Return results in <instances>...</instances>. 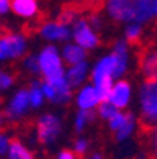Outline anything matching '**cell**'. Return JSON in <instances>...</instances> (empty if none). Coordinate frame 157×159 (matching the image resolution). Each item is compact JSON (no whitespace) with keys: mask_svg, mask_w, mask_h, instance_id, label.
Returning <instances> with one entry per match:
<instances>
[{"mask_svg":"<svg viewBox=\"0 0 157 159\" xmlns=\"http://www.w3.org/2000/svg\"><path fill=\"white\" fill-rule=\"evenodd\" d=\"M8 159H35L33 153L28 150V147H25L20 140L14 139L11 140V145H10V150H8V154H7Z\"/></svg>","mask_w":157,"mask_h":159,"instance_id":"19","label":"cell"},{"mask_svg":"<svg viewBox=\"0 0 157 159\" xmlns=\"http://www.w3.org/2000/svg\"><path fill=\"white\" fill-rule=\"evenodd\" d=\"M61 129H63V123L58 115H55V113H42L36 120V126H35L36 139L39 143L49 147L55 143V140L60 137Z\"/></svg>","mask_w":157,"mask_h":159,"instance_id":"6","label":"cell"},{"mask_svg":"<svg viewBox=\"0 0 157 159\" xmlns=\"http://www.w3.org/2000/svg\"><path fill=\"white\" fill-rule=\"evenodd\" d=\"M94 118H96V117H94L93 112L79 110V112L76 113V117H74V129H76V132L82 134V132L86 129V126H88L89 123L94 121Z\"/></svg>","mask_w":157,"mask_h":159,"instance_id":"22","label":"cell"},{"mask_svg":"<svg viewBox=\"0 0 157 159\" xmlns=\"http://www.w3.org/2000/svg\"><path fill=\"white\" fill-rule=\"evenodd\" d=\"M89 79H91V85L96 88L99 98L102 101H105L111 85H113L116 80H120L118 66H116L115 57L111 54H107V55L101 57L94 63V66H91Z\"/></svg>","mask_w":157,"mask_h":159,"instance_id":"2","label":"cell"},{"mask_svg":"<svg viewBox=\"0 0 157 159\" xmlns=\"http://www.w3.org/2000/svg\"><path fill=\"white\" fill-rule=\"evenodd\" d=\"M77 13L74 11V10H71V8H66L64 11H61L60 13V17H58V20L61 22V24H64V25H72L74 22L77 20Z\"/></svg>","mask_w":157,"mask_h":159,"instance_id":"27","label":"cell"},{"mask_svg":"<svg viewBox=\"0 0 157 159\" xmlns=\"http://www.w3.org/2000/svg\"><path fill=\"white\" fill-rule=\"evenodd\" d=\"M89 159H104V156L101 153H94V154H91V157H89Z\"/></svg>","mask_w":157,"mask_h":159,"instance_id":"34","label":"cell"},{"mask_svg":"<svg viewBox=\"0 0 157 159\" xmlns=\"http://www.w3.org/2000/svg\"><path fill=\"white\" fill-rule=\"evenodd\" d=\"M11 137L5 132V131H0V156H7L10 145H11Z\"/></svg>","mask_w":157,"mask_h":159,"instance_id":"29","label":"cell"},{"mask_svg":"<svg viewBox=\"0 0 157 159\" xmlns=\"http://www.w3.org/2000/svg\"><path fill=\"white\" fill-rule=\"evenodd\" d=\"M89 68L88 61H83V63H79V65H72L69 66L68 70L64 71V79L66 82L69 84V87L74 90V88H80L86 84V80L89 79Z\"/></svg>","mask_w":157,"mask_h":159,"instance_id":"14","label":"cell"},{"mask_svg":"<svg viewBox=\"0 0 157 159\" xmlns=\"http://www.w3.org/2000/svg\"><path fill=\"white\" fill-rule=\"evenodd\" d=\"M24 68L30 74H39V65H38V57L36 55H27L24 60Z\"/></svg>","mask_w":157,"mask_h":159,"instance_id":"28","label":"cell"},{"mask_svg":"<svg viewBox=\"0 0 157 159\" xmlns=\"http://www.w3.org/2000/svg\"><path fill=\"white\" fill-rule=\"evenodd\" d=\"M104 14L116 24L146 25L154 20L152 0H102Z\"/></svg>","mask_w":157,"mask_h":159,"instance_id":"1","label":"cell"},{"mask_svg":"<svg viewBox=\"0 0 157 159\" xmlns=\"http://www.w3.org/2000/svg\"><path fill=\"white\" fill-rule=\"evenodd\" d=\"M39 36L44 41H49L50 44H58V43H68L71 39V27L64 25L57 19V20H46L42 22L38 29Z\"/></svg>","mask_w":157,"mask_h":159,"instance_id":"11","label":"cell"},{"mask_svg":"<svg viewBox=\"0 0 157 159\" xmlns=\"http://www.w3.org/2000/svg\"><path fill=\"white\" fill-rule=\"evenodd\" d=\"M60 52H61V58H63L64 65L72 66V65L86 61V51H83L76 43H66Z\"/></svg>","mask_w":157,"mask_h":159,"instance_id":"18","label":"cell"},{"mask_svg":"<svg viewBox=\"0 0 157 159\" xmlns=\"http://www.w3.org/2000/svg\"><path fill=\"white\" fill-rule=\"evenodd\" d=\"M132 96H133L132 85L127 80L120 79L111 85L105 101H108L116 110H126L129 107L130 101H132Z\"/></svg>","mask_w":157,"mask_h":159,"instance_id":"12","label":"cell"},{"mask_svg":"<svg viewBox=\"0 0 157 159\" xmlns=\"http://www.w3.org/2000/svg\"><path fill=\"white\" fill-rule=\"evenodd\" d=\"M101 98L96 92V88L91 84H85L83 87H80L76 93V106L79 110H85V112H93L94 109H98V106L101 104Z\"/></svg>","mask_w":157,"mask_h":159,"instance_id":"13","label":"cell"},{"mask_svg":"<svg viewBox=\"0 0 157 159\" xmlns=\"http://www.w3.org/2000/svg\"><path fill=\"white\" fill-rule=\"evenodd\" d=\"M143 35H145V25H140V24L124 25V41H127L129 44L140 43Z\"/></svg>","mask_w":157,"mask_h":159,"instance_id":"21","label":"cell"},{"mask_svg":"<svg viewBox=\"0 0 157 159\" xmlns=\"http://www.w3.org/2000/svg\"><path fill=\"white\" fill-rule=\"evenodd\" d=\"M88 148H89V142L85 139V137H77L76 140H74V143H72V151L77 154V156H83V154H86V151H88Z\"/></svg>","mask_w":157,"mask_h":159,"instance_id":"26","label":"cell"},{"mask_svg":"<svg viewBox=\"0 0 157 159\" xmlns=\"http://www.w3.org/2000/svg\"><path fill=\"white\" fill-rule=\"evenodd\" d=\"M27 38L22 33L8 32L0 35V61L24 57V54L27 52Z\"/></svg>","mask_w":157,"mask_h":159,"instance_id":"7","label":"cell"},{"mask_svg":"<svg viewBox=\"0 0 157 159\" xmlns=\"http://www.w3.org/2000/svg\"><path fill=\"white\" fill-rule=\"evenodd\" d=\"M148 135V153L151 159H157V125L146 131Z\"/></svg>","mask_w":157,"mask_h":159,"instance_id":"23","label":"cell"},{"mask_svg":"<svg viewBox=\"0 0 157 159\" xmlns=\"http://www.w3.org/2000/svg\"><path fill=\"white\" fill-rule=\"evenodd\" d=\"M27 90H28V99H30L32 109H39L46 101V96H44L42 87H41V80H33Z\"/></svg>","mask_w":157,"mask_h":159,"instance_id":"20","label":"cell"},{"mask_svg":"<svg viewBox=\"0 0 157 159\" xmlns=\"http://www.w3.org/2000/svg\"><path fill=\"white\" fill-rule=\"evenodd\" d=\"M86 20H88V24L91 25L96 32H99V30L102 29V17H101L99 14H91V16H88Z\"/></svg>","mask_w":157,"mask_h":159,"instance_id":"30","label":"cell"},{"mask_svg":"<svg viewBox=\"0 0 157 159\" xmlns=\"http://www.w3.org/2000/svg\"><path fill=\"white\" fill-rule=\"evenodd\" d=\"M41 87L46 101H50L54 104H66L72 98V88L64 77L54 80H41Z\"/></svg>","mask_w":157,"mask_h":159,"instance_id":"9","label":"cell"},{"mask_svg":"<svg viewBox=\"0 0 157 159\" xmlns=\"http://www.w3.org/2000/svg\"><path fill=\"white\" fill-rule=\"evenodd\" d=\"M11 10V0H0V14H7Z\"/></svg>","mask_w":157,"mask_h":159,"instance_id":"32","label":"cell"},{"mask_svg":"<svg viewBox=\"0 0 157 159\" xmlns=\"http://www.w3.org/2000/svg\"><path fill=\"white\" fill-rule=\"evenodd\" d=\"M11 10L22 19H33L39 13L38 0H11Z\"/></svg>","mask_w":157,"mask_h":159,"instance_id":"17","label":"cell"},{"mask_svg":"<svg viewBox=\"0 0 157 159\" xmlns=\"http://www.w3.org/2000/svg\"><path fill=\"white\" fill-rule=\"evenodd\" d=\"M137 118L145 131L157 125V80H145L140 85Z\"/></svg>","mask_w":157,"mask_h":159,"instance_id":"3","label":"cell"},{"mask_svg":"<svg viewBox=\"0 0 157 159\" xmlns=\"http://www.w3.org/2000/svg\"><path fill=\"white\" fill-rule=\"evenodd\" d=\"M140 70L145 76V80H157V46L148 48L142 52Z\"/></svg>","mask_w":157,"mask_h":159,"instance_id":"16","label":"cell"},{"mask_svg":"<svg viewBox=\"0 0 157 159\" xmlns=\"http://www.w3.org/2000/svg\"><path fill=\"white\" fill-rule=\"evenodd\" d=\"M71 38L72 43H76L86 52L99 46V35L88 24L86 17H77V20L71 25Z\"/></svg>","mask_w":157,"mask_h":159,"instance_id":"8","label":"cell"},{"mask_svg":"<svg viewBox=\"0 0 157 159\" xmlns=\"http://www.w3.org/2000/svg\"><path fill=\"white\" fill-rule=\"evenodd\" d=\"M14 74L5 70H0V92H7L14 84Z\"/></svg>","mask_w":157,"mask_h":159,"instance_id":"25","label":"cell"},{"mask_svg":"<svg viewBox=\"0 0 157 159\" xmlns=\"http://www.w3.org/2000/svg\"><path fill=\"white\" fill-rule=\"evenodd\" d=\"M38 65H39V76L42 80H54L64 77V61L61 58V52L54 44H47L46 48L39 51Z\"/></svg>","mask_w":157,"mask_h":159,"instance_id":"4","label":"cell"},{"mask_svg":"<svg viewBox=\"0 0 157 159\" xmlns=\"http://www.w3.org/2000/svg\"><path fill=\"white\" fill-rule=\"evenodd\" d=\"M57 159H79V156L72 150H61L57 154Z\"/></svg>","mask_w":157,"mask_h":159,"instance_id":"31","label":"cell"},{"mask_svg":"<svg viewBox=\"0 0 157 159\" xmlns=\"http://www.w3.org/2000/svg\"><path fill=\"white\" fill-rule=\"evenodd\" d=\"M111 55L116 60V66H118V74L120 79H123V76L127 73L129 65H130V44L124 39H118L113 48H111Z\"/></svg>","mask_w":157,"mask_h":159,"instance_id":"15","label":"cell"},{"mask_svg":"<svg viewBox=\"0 0 157 159\" xmlns=\"http://www.w3.org/2000/svg\"><path fill=\"white\" fill-rule=\"evenodd\" d=\"M96 110H98V117H99L101 120H104V121H108V120L118 112L108 101H101V104L98 106Z\"/></svg>","mask_w":157,"mask_h":159,"instance_id":"24","label":"cell"},{"mask_svg":"<svg viewBox=\"0 0 157 159\" xmlns=\"http://www.w3.org/2000/svg\"><path fill=\"white\" fill-rule=\"evenodd\" d=\"M30 109H32V106H30V99H28V90L19 88L8 101V106L5 107V112H3V117L8 121L16 123L24 118Z\"/></svg>","mask_w":157,"mask_h":159,"instance_id":"10","label":"cell"},{"mask_svg":"<svg viewBox=\"0 0 157 159\" xmlns=\"http://www.w3.org/2000/svg\"><path fill=\"white\" fill-rule=\"evenodd\" d=\"M107 123H108L110 131L115 134L116 142L129 140L130 137H133V134L138 129L137 115L132 112H126V110H118Z\"/></svg>","mask_w":157,"mask_h":159,"instance_id":"5","label":"cell"},{"mask_svg":"<svg viewBox=\"0 0 157 159\" xmlns=\"http://www.w3.org/2000/svg\"><path fill=\"white\" fill-rule=\"evenodd\" d=\"M0 121H2V112H0Z\"/></svg>","mask_w":157,"mask_h":159,"instance_id":"35","label":"cell"},{"mask_svg":"<svg viewBox=\"0 0 157 159\" xmlns=\"http://www.w3.org/2000/svg\"><path fill=\"white\" fill-rule=\"evenodd\" d=\"M152 11H154V19L157 20V0H152Z\"/></svg>","mask_w":157,"mask_h":159,"instance_id":"33","label":"cell"}]
</instances>
